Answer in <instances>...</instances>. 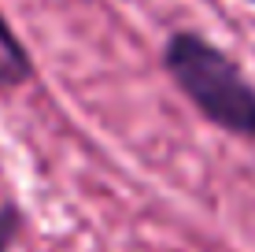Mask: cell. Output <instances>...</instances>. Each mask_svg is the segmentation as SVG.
<instances>
[{
	"label": "cell",
	"mask_w": 255,
	"mask_h": 252,
	"mask_svg": "<svg viewBox=\"0 0 255 252\" xmlns=\"http://www.w3.org/2000/svg\"><path fill=\"white\" fill-rule=\"evenodd\" d=\"M163 71L211 126L255 141V85L204 33L178 30L163 45Z\"/></svg>",
	"instance_id": "obj_1"
},
{
	"label": "cell",
	"mask_w": 255,
	"mask_h": 252,
	"mask_svg": "<svg viewBox=\"0 0 255 252\" xmlns=\"http://www.w3.org/2000/svg\"><path fill=\"white\" fill-rule=\"evenodd\" d=\"M33 78V56L19 41L15 26L0 11V93H15Z\"/></svg>",
	"instance_id": "obj_2"
},
{
	"label": "cell",
	"mask_w": 255,
	"mask_h": 252,
	"mask_svg": "<svg viewBox=\"0 0 255 252\" xmlns=\"http://www.w3.org/2000/svg\"><path fill=\"white\" fill-rule=\"evenodd\" d=\"M19 227H22V212L11 201H0V252H7V249L15 245Z\"/></svg>",
	"instance_id": "obj_3"
},
{
	"label": "cell",
	"mask_w": 255,
	"mask_h": 252,
	"mask_svg": "<svg viewBox=\"0 0 255 252\" xmlns=\"http://www.w3.org/2000/svg\"><path fill=\"white\" fill-rule=\"evenodd\" d=\"M252 4H255V0H252Z\"/></svg>",
	"instance_id": "obj_4"
}]
</instances>
